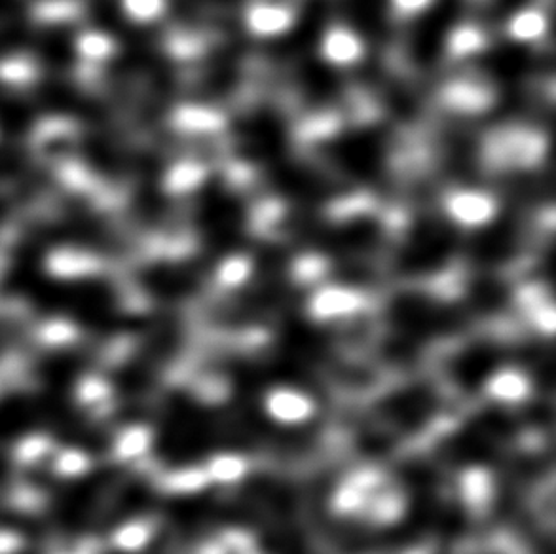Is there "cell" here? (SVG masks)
<instances>
[{
	"mask_svg": "<svg viewBox=\"0 0 556 554\" xmlns=\"http://www.w3.org/2000/svg\"><path fill=\"white\" fill-rule=\"evenodd\" d=\"M489 390L500 401H522L528 393L527 378L515 370H504L492 378Z\"/></svg>",
	"mask_w": 556,
	"mask_h": 554,
	"instance_id": "cell-16",
	"label": "cell"
},
{
	"mask_svg": "<svg viewBox=\"0 0 556 554\" xmlns=\"http://www.w3.org/2000/svg\"><path fill=\"white\" fill-rule=\"evenodd\" d=\"M350 12L362 29L363 38H369L370 42L391 40L390 0H350Z\"/></svg>",
	"mask_w": 556,
	"mask_h": 554,
	"instance_id": "cell-9",
	"label": "cell"
},
{
	"mask_svg": "<svg viewBox=\"0 0 556 554\" xmlns=\"http://www.w3.org/2000/svg\"><path fill=\"white\" fill-rule=\"evenodd\" d=\"M446 211L454 223L464 226H479L494 218L496 205L481 190L464 188L452 196L446 203Z\"/></svg>",
	"mask_w": 556,
	"mask_h": 554,
	"instance_id": "cell-7",
	"label": "cell"
},
{
	"mask_svg": "<svg viewBox=\"0 0 556 554\" xmlns=\"http://www.w3.org/2000/svg\"><path fill=\"white\" fill-rule=\"evenodd\" d=\"M369 83L375 86V93L383 105L391 109V113L401 122H414L418 116V101L413 90L406 86L401 76L393 75L391 71H375L369 76Z\"/></svg>",
	"mask_w": 556,
	"mask_h": 554,
	"instance_id": "cell-6",
	"label": "cell"
},
{
	"mask_svg": "<svg viewBox=\"0 0 556 554\" xmlns=\"http://www.w3.org/2000/svg\"><path fill=\"white\" fill-rule=\"evenodd\" d=\"M357 306V299L354 294H348L346 291H325L319 294L316 300V314L325 315H340L346 314L348 310H354Z\"/></svg>",
	"mask_w": 556,
	"mask_h": 554,
	"instance_id": "cell-18",
	"label": "cell"
},
{
	"mask_svg": "<svg viewBox=\"0 0 556 554\" xmlns=\"http://www.w3.org/2000/svg\"><path fill=\"white\" fill-rule=\"evenodd\" d=\"M325 0H309L301 22L293 23L286 50L302 93L316 105H334L340 99L337 78L321 52L325 33Z\"/></svg>",
	"mask_w": 556,
	"mask_h": 554,
	"instance_id": "cell-1",
	"label": "cell"
},
{
	"mask_svg": "<svg viewBox=\"0 0 556 554\" xmlns=\"http://www.w3.org/2000/svg\"><path fill=\"white\" fill-rule=\"evenodd\" d=\"M220 281L228 285H238L249 276V264L241 256H233L220 266Z\"/></svg>",
	"mask_w": 556,
	"mask_h": 554,
	"instance_id": "cell-20",
	"label": "cell"
},
{
	"mask_svg": "<svg viewBox=\"0 0 556 554\" xmlns=\"http://www.w3.org/2000/svg\"><path fill=\"white\" fill-rule=\"evenodd\" d=\"M545 29V17L540 12L534 10H522L519 14L513 17L511 25H509V33L513 35V42L525 45L532 38H538Z\"/></svg>",
	"mask_w": 556,
	"mask_h": 554,
	"instance_id": "cell-17",
	"label": "cell"
},
{
	"mask_svg": "<svg viewBox=\"0 0 556 554\" xmlns=\"http://www.w3.org/2000/svg\"><path fill=\"white\" fill-rule=\"evenodd\" d=\"M121 14L134 25H151L166 14L167 0H118Z\"/></svg>",
	"mask_w": 556,
	"mask_h": 554,
	"instance_id": "cell-15",
	"label": "cell"
},
{
	"mask_svg": "<svg viewBox=\"0 0 556 554\" xmlns=\"http://www.w3.org/2000/svg\"><path fill=\"white\" fill-rule=\"evenodd\" d=\"M528 0H492V15L496 17L497 23L505 22L522 12Z\"/></svg>",
	"mask_w": 556,
	"mask_h": 554,
	"instance_id": "cell-21",
	"label": "cell"
},
{
	"mask_svg": "<svg viewBox=\"0 0 556 554\" xmlns=\"http://www.w3.org/2000/svg\"><path fill=\"white\" fill-rule=\"evenodd\" d=\"M243 471H245V464L236 456L217 457L210 467L211 477L223 480V482L240 479Z\"/></svg>",
	"mask_w": 556,
	"mask_h": 554,
	"instance_id": "cell-19",
	"label": "cell"
},
{
	"mask_svg": "<svg viewBox=\"0 0 556 554\" xmlns=\"http://www.w3.org/2000/svg\"><path fill=\"white\" fill-rule=\"evenodd\" d=\"M390 2L405 14H418V12L428 10L433 0H390Z\"/></svg>",
	"mask_w": 556,
	"mask_h": 554,
	"instance_id": "cell-22",
	"label": "cell"
},
{
	"mask_svg": "<svg viewBox=\"0 0 556 554\" xmlns=\"http://www.w3.org/2000/svg\"><path fill=\"white\" fill-rule=\"evenodd\" d=\"M293 23V14L283 7H255L248 14L249 30L261 37L283 35Z\"/></svg>",
	"mask_w": 556,
	"mask_h": 554,
	"instance_id": "cell-13",
	"label": "cell"
},
{
	"mask_svg": "<svg viewBox=\"0 0 556 554\" xmlns=\"http://www.w3.org/2000/svg\"><path fill=\"white\" fill-rule=\"evenodd\" d=\"M40 78V65L30 53H8L0 60V84L14 90L29 88Z\"/></svg>",
	"mask_w": 556,
	"mask_h": 554,
	"instance_id": "cell-12",
	"label": "cell"
},
{
	"mask_svg": "<svg viewBox=\"0 0 556 554\" xmlns=\"http://www.w3.org/2000/svg\"><path fill=\"white\" fill-rule=\"evenodd\" d=\"M264 408L271 419L286 426H296L312 418L314 405L302 391L293 388H278L266 395Z\"/></svg>",
	"mask_w": 556,
	"mask_h": 554,
	"instance_id": "cell-8",
	"label": "cell"
},
{
	"mask_svg": "<svg viewBox=\"0 0 556 554\" xmlns=\"http://www.w3.org/2000/svg\"><path fill=\"white\" fill-rule=\"evenodd\" d=\"M490 78L494 80L500 98L504 99L507 109L522 105L525 96L528 98V84L532 76V61L528 48L511 42L490 53L484 63Z\"/></svg>",
	"mask_w": 556,
	"mask_h": 554,
	"instance_id": "cell-4",
	"label": "cell"
},
{
	"mask_svg": "<svg viewBox=\"0 0 556 554\" xmlns=\"http://www.w3.org/2000/svg\"><path fill=\"white\" fill-rule=\"evenodd\" d=\"M73 52L86 67H99L118 53L116 38L103 29L80 30L73 40Z\"/></svg>",
	"mask_w": 556,
	"mask_h": 554,
	"instance_id": "cell-10",
	"label": "cell"
},
{
	"mask_svg": "<svg viewBox=\"0 0 556 554\" xmlns=\"http://www.w3.org/2000/svg\"><path fill=\"white\" fill-rule=\"evenodd\" d=\"M321 52H324L325 61L329 63V67H332V65L352 67L357 61L362 60V37H357L352 30L344 29V27L325 29Z\"/></svg>",
	"mask_w": 556,
	"mask_h": 554,
	"instance_id": "cell-11",
	"label": "cell"
},
{
	"mask_svg": "<svg viewBox=\"0 0 556 554\" xmlns=\"http://www.w3.org/2000/svg\"><path fill=\"white\" fill-rule=\"evenodd\" d=\"M462 12V0H433L408 38V60L421 73H431L443 60Z\"/></svg>",
	"mask_w": 556,
	"mask_h": 554,
	"instance_id": "cell-3",
	"label": "cell"
},
{
	"mask_svg": "<svg viewBox=\"0 0 556 554\" xmlns=\"http://www.w3.org/2000/svg\"><path fill=\"white\" fill-rule=\"evenodd\" d=\"M332 160L362 185L388 192L391 190L390 164L382 141L365 129H354L329 144Z\"/></svg>",
	"mask_w": 556,
	"mask_h": 554,
	"instance_id": "cell-2",
	"label": "cell"
},
{
	"mask_svg": "<svg viewBox=\"0 0 556 554\" xmlns=\"http://www.w3.org/2000/svg\"><path fill=\"white\" fill-rule=\"evenodd\" d=\"M446 128L448 129L444 134V156L452 169V175H456V179L462 182H473L479 179V172H481V165H479L481 154L477 149V142L459 124H452Z\"/></svg>",
	"mask_w": 556,
	"mask_h": 554,
	"instance_id": "cell-5",
	"label": "cell"
},
{
	"mask_svg": "<svg viewBox=\"0 0 556 554\" xmlns=\"http://www.w3.org/2000/svg\"><path fill=\"white\" fill-rule=\"evenodd\" d=\"M0 139H2V129H0Z\"/></svg>",
	"mask_w": 556,
	"mask_h": 554,
	"instance_id": "cell-23",
	"label": "cell"
},
{
	"mask_svg": "<svg viewBox=\"0 0 556 554\" xmlns=\"http://www.w3.org/2000/svg\"><path fill=\"white\" fill-rule=\"evenodd\" d=\"M80 0H38L33 7V20L46 27H61L75 23L83 15Z\"/></svg>",
	"mask_w": 556,
	"mask_h": 554,
	"instance_id": "cell-14",
	"label": "cell"
}]
</instances>
